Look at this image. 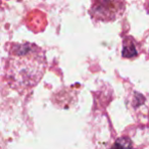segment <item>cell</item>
<instances>
[{"mask_svg": "<svg viewBox=\"0 0 149 149\" xmlns=\"http://www.w3.org/2000/svg\"><path fill=\"white\" fill-rule=\"evenodd\" d=\"M45 68L46 57L42 48L32 43L17 44L9 52L6 77L13 88L26 91L37 85Z\"/></svg>", "mask_w": 149, "mask_h": 149, "instance_id": "cell-1", "label": "cell"}, {"mask_svg": "<svg viewBox=\"0 0 149 149\" xmlns=\"http://www.w3.org/2000/svg\"><path fill=\"white\" fill-rule=\"evenodd\" d=\"M124 57H132L137 55V50L134 45V42L131 38H126L124 41V49L122 52Z\"/></svg>", "mask_w": 149, "mask_h": 149, "instance_id": "cell-2", "label": "cell"}, {"mask_svg": "<svg viewBox=\"0 0 149 149\" xmlns=\"http://www.w3.org/2000/svg\"><path fill=\"white\" fill-rule=\"evenodd\" d=\"M132 142L128 138H120L112 146L111 149H131Z\"/></svg>", "mask_w": 149, "mask_h": 149, "instance_id": "cell-3", "label": "cell"}]
</instances>
